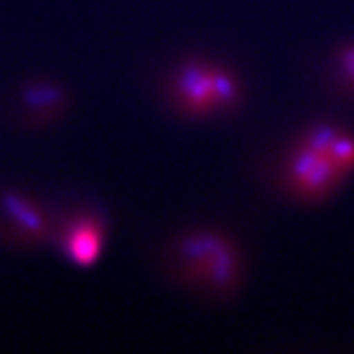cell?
Instances as JSON below:
<instances>
[{
  "instance_id": "obj_1",
  "label": "cell",
  "mask_w": 354,
  "mask_h": 354,
  "mask_svg": "<svg viewBox=\"0 0 354 354\" xmlns=\"http://www.w3.org/2000/svg\"><path fill=\"white\" fill-rule=\"evenodd\" d=\"M354 170V136L333 125L311 127L289 150L284 183L293 196L318 201Z\"/></svg>"
},
{
  "instance_id": "obj_2",
  "label": "cell",
  "mask_w": 354,
  "mask_h": 354,
  "mask_svg": "<svg viewBox=\"0 0 354 354\" xmlns=\"http://www.w3.org/2000/svg\"><path fill=\"white\" fill-rule=\"evenodd\" d=\"M177 264L192 284L210 291H228L237 284L241 259L235 244L212 230H196L177 243Z\"/></svg>"
},
{
  "instance_id": "obj_3",
  "label": "cell",
  "mask_w": 354,
  "mask_h": 354,
  "mask_svg": "<svg viewBox=\"0 0 354 354\" xmlns=\"http://www.w3.org/2000/svg\"><path fill=\"white\" fill-rule=\"evenodd\" d=\"M177 107L192 116H208L232 109L239 100L237 78L223 67L190 62L179 67L172 87Z\"/></svg>"
},
{
  "instance_id": "obj_4",
  "label": "cell",
  "mask_w": 354,
  "mask_h": 354,
  "mask_svg": "<svg viewBox=\"0 0 354 354\" xmlns=\"http://www.w3.org/2000/svg\"><path fill=\"white\" fill-rule=\"evenodd\" d=\"M105 244V226L94 215H76L62 233V250L78 266L96 262Z\"/></svg>"
},
{
  "instance_id": "obj_5",
  "label": "cell",
  "mask_w": 354,
  "mask_h": 354,
  "mask_svg": "<svg viewBox=\"0 0 354 354\" xmlns=\"http://www.w3.org/2000/svg\"><path fill=\"white\" fill-rule=\"evenodd\" d=\"M6 210L13 217V223L22 228V232L29 237H42L46 235V221L42 214L31 201L20 196H6Z\"/></svg>"
},
{
  "instance_id": "obj_6",
  "label": "cell",
  "mask_w": 354,
  "mask_h": 354,
  "mask_svg": "<svg viewBox=\"0 0 354 354\" xmlns=\"http://www.w3.org/2000/svg\"><path fill=\"white\" fill-rule=\"evenodd\" d=\"M338 67H340L345 82L354 88V46L342 47L338 53Z\"/></svg>"
}]
</instances>
